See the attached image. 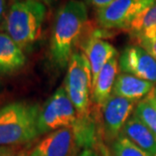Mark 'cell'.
Segmentation results:
<instances>
[{
  "mask_svg": "<svg viewBox=\"0 0 156 156\" xmlns=\"http://www.w3.org/2000/svg\"><path fill=\"white\" fill-rule=\"evenodd\" d=\"M17 149V146H0V156H11Z\"/></svg>",
  "mask_w": 156,
  "mask_h": 156,
  "instance_id": "obj_21",
  "label": "cell"
},
{
  "mask_svg": "<svg viewBox=\"0 0 156 156\" xmlns=\"http://www.w3.org/2000/svg\"><path fill=\"white\" fill-rule=\"evenodd\" d=\"M133 36L138 44L144 48L156 59V27L148 28Z\"/></svg>",
  "mask_w": 156,
  "mask_h": 156,
  "instance_id": "obj_18",
  "label": "cell"
},
{
  "mask_svg": "<svg viewBox=\"0 0 156 156\" xmlns=\"http://www.w3.org/2000/svg\"><path fill=\"white\" fill-rule=\"evenodd\" d=\"M121 135L125 136L149 155L156 156V135L137 116L128 119Z\"/></svg>",
  "mask_w": 156,
  "mask_h": 156,
  "instance_id": "obj_14",
  "label": "cell"
},
{
  "mask_svg": "<svg viewBox=\"0 0 156 156\" xmlns=\"http://www.w3.org/2000/svg\"><path fill=\"white\" fill-rule=\"evenodd\" d=\"M79 146L74 128H62L46 134L29 150L28 156H75Z\"/></svg>",
  "mask_w": 156,
  "mask_h": 156,
  "instance_id": "obj_9",
  "label": "cell"
},
{
  "mask_svg": "<svg viewBox=\"0 0 156 156\" xmlns=\"http://www.w3.org/2000/svg\"><path fill=\"white\" fill-rule=\"evenodd\" d=\"M83 55L87 58L92 71L93 83L98 77L104 66L113 58L117 56V51L110 42L94 34L85 41L82 45Z\"/></svg>",
  "mask_w": 156,
  "mask_h": 156,
  "instance_id": "obj_10",
  "label": "cell"
},
{
  "mask_svg": "<svg viewBox=\"0 0 156 156\" xmlns=\"http://www.w3.org/2000/svg\"><path fill=\"white\" fill-rule=\"evenodd\" d=\"M137 103L112 94L102 106V130L106 141L113 142L121 135Z\"/></svg>",
  "mask_w": 156,
  "mask_h": 156,
  "instance_id": "obj_7",
  "label": "cell"
},
{
  "mask_svg": "<svg viewBox=\"0 0 156 156\" xmlns=\"http://www.w3.org/2000/svg\"><path fill=\"white\" fill-rule=\"evenodd\" d=\"M151 27H156V3L138 15L129 25L127 30L134 35Z\"/></svg>",
  "mask_w": 156,
  "mask_h": 156,
  "instance_id": "obj_15",
  "label": "cell"
},
{
  "mask_svg": "<svg viewBox=\"0 0 156 156\" xmlns=\"http://www.w3.org/2000/svg\"><path fill=\"white\" fill-rule=\"evenodd\" d=\"M79 156H99V155L94 150H92V149H85Z\"/></svg>",
  "mask_w": 156,
  "mask_h": 156,
  "instance_id": "obj_24",
  "label": "cell"
},
{
  "mask_svg": "<svg viewBox=\"0 0 156 156\" xmlns=\"http://www.w3.org/2000/svg\"><path fill=\"white\" fill-rule=\"evenodd\" d=\"M10 1H12L13 3H16V2H20V1H22V0H10Z\"/></svg>",
  "mask_w": 156,
  "mask_h": 156,
  "instance_id": "obj_27",
  "label": "cell"
},
{
  "mask_svg": "<svg viewBox=\"0 0 156 156\" xmlns=\"http://www.w3.org/2000/svg\"><path fill=\"white\" fill-rule=\"evenodd\" d=\"M111 154L112 156H151L123 135L112 142Z\"/></svg>",
  "mask_w": 156,
  "mask_h": 156,
  "instance_id": "obj_16",
  "label": "cell"
},
{
  "mask_svg": "<svg viewBox=\"0 0 156 156\" xmlns=\"http://www.w3.org/2000/svg\"><path fill=\"white\" fill-rule=\"evenodd\" d=\"M7 0H0V27L3 26V23L6 18L8 12V5H7Z\"/></svg>",
  "mask_w": 156,
  "mask_h": 156,
  "instance_id": "obj_19",
  "label": "cell"
},
{
  "mask_svg": "<svg viewBox=\"0 0 156 156\" xmlns=\"http://www.w3.org/2000/svg\"><path fill=\"white\" fill-rule=\"evenodd\" d=\"M134 115L156 135V109L145 98L136 104Z\"/></svg>",
  "mask_w": 156,
  "mask_h": 156,
  "instance_id": "obj_17",
  "label": "cell"
},
{
  "mask_svg": "<svg viewBox=\"0 0 156 156\" xmlns=\"http://www.w3.org/2000/svg\"><path fill=\"white\" fill-rule=\"evenodd\" d=\"M0 75H1V74H0Z\"/></svg>",
  "mask_w": 156,
  "mask_h": 156,
  "instance_id": "obj_29",
  "label": "cell"
},
{
  "mask_svg": "<svg viewBox=\"0 0 156 156\" xmlns=\"http://www.w3.org/2000/svg\"><path fill=\"white\" fill-rule=\"evenodd\" d=\"M39 110L37 104L26 102H13L0 108V146H17L37 138Z\"/></svg>",
  "mask_w": 156,
  "mask_h": 156,
  "instance_id": "obj_3",
  "label": "cell"
},
{
  "mask_svg": "<svg viewBox=\"0 0 156 156\" xmlns=\"http://www.w3.org/2000/svg\"><path fill=\"white\" fill-rule=\"evenodd\" d=\"M102 150H103V155L104 156H111L110 153L107 151V149H106V147H104V146H102Z\"/></svg>",
  "mask_w": 156,
  "mask_h": 156,
  "instance_id": "obj_26",
  "label": "cell"
},
{
  "mask_svg": "<svg viewBox=\"0 0 156 156\" xmlns=\"http://www.w3.org/2000/svg\"><path fill=\"white\" fill-rule=\"evenodd\" d=\"M88 21V7L84 1L68 0L58 9L49 44L51 59L55 67L61 69L68 67Z\"/></svg>",
  "mask_w": 156,
  "mask_h": 156,
  "instance_id": "obj_1",
  "label": "cell"
},
{
  "mask_svg": "<svg viewBox=\"0 0 156 156\" xmlns=\"http://www.w3.org/2000/svg\"><path fill=\"white\" fill-rule=\"evenodd\" d=\"M145 99H146V100H147V101H148L149 103H150V104L156 109V95L154 94V92H153V91H152V92L150 93V94H149Z\"/></svg>",
  "mask_w": 156,
  "mask_h": 156,
  "instance_id": "obj_23",
  "label": "cell"
},
{
  "mask_svg": "<svg viewBox=\"0 0 156 156\" xmlns=\"http://www.w3.org/2000/svg\"><path fill=\"white\" fill-rule=\"evenodd\" d=\"M154 84L144 81L135 76L125 74L118 75L116 79L113 94L128 100L138 102L142 98H146L154 90Z\"/></svg>",
  "mask_w": 156,
  "mask_h": 156,
  "instance_id": "obj_13",
  "label": "cell"
},
{
  "mask_svg": "<svg viewBox=\"0 0 156 156\" xmlns=\"http://www.w3.org/2000/svg\"><path fill=\"white\" fill-rule=\"evenodd\" d=\"M29 154V149L27 148H20L16 149V151L11 156H28Z\"/></svg>",
  "mask_w": 156,
  "mask_h": 156,
  "instance_id": "obj_22",
  "label": "cell"
},
{
  "mask_svg": "<svg viewBox=\"0 0 156 156\" xmlns=\"http://www.w3.org/2000/svg\"><path fill=\"white\" fill-rule=\"evenodd\" d=\"M78 121V112L65 87L61 86L39 110L37 120L39 135L62 128H74Z\"/></svg>",
  "mask_w": 156,
  "mask_h": 156,
  "instance_id": "obj_5",
  "label": "cell"
},
{
  "mask_svg": "<svg viewBox=\"0 0 156 156\" xmlns=\"http://www.w3.org/2000/svg\"><path fill=\"white\" fill-rule=\"evenodd\" d=\"M84 1L86 4L94 6V7H96V9H99V8L104 7L106 5L110 4L114 0H84Z\"/></svg>",
  "mask_w": 156,
  "mask_h": 156,
  "instance_id": "obj_20",
  "label": "cell"
},
{
  "mask_svg": "<svg viewBox=\"0 0 156 156\" xmlns=\"http://www.w3.org/2000/svg\"><path fill=\"white\" fill-rule=\"evenodd\" d=\"M23 49L6 32L0 31V74L11 75L24 67Z\"/></svg>",
  "mask_w": 156,
  "mask_h": 156,
  "instance_id": "obj_12",
  "label": "cell"
},
{
  "mask_svg": "<svg viewBox=\"0 0 156 156\" xmlns=\"http://www.w3.org/2000/svg\"><path fill=\"white\" fill-rule=\"evenodd\" d=\"M118 61L122 73L156 84V59L141 45L127 46Z\"/></svg>",
  "mask_w": 156,
  "mask_h": 156,
  "instance_id": "obj_8",
  "label": "cell"
},
{
  "mask_svg": "<svg viewBox=\"0 0 156 156\" xmlns=\"http://www.w3.org/2000/svg\"><path fill=\"white\" fill-rule=\"evenodd\" d=\"M153 92H154V94L156 95V87L154 88V90H153Z\"/></svg>",
  "mask_w": 156,
  "mask_h": 156,
  "instance_id": "obj_28",
  "label": "cell"
},
{
  "mask_svg": "<svg viewBox=\"0 0 156 156\" xmlns=\"http://www.w3.org/2000/svg\"><path fill=\"white\" fill-rule=\"evenodd\" d=\"M64 87L78 112L80 119H88L91 108L93 77L87 58L74 52L68 65Z\"/></svg>",
  "mask_w": 156,
  "mask_h": 156,
  "instance_id": "obj_4",
  "label": "cell"
},
{
  "mask_svg": "<svg viewBox=\"0 0 156 156\" xmlns=\"http://www.w3.org/2000/svg\"><path fill=\"white\" fill-rule=\"evenodd\" d=\"M46 5L39 0L12 3L2 28L20 48L29 49L41 35Z\"/></svg>",
  "mask_w": 156,
  "mask_h": 156,
  "instance_id": "obj_2",
  "label": "cell"
},
{
  "mask_svg": "<svg viewBox=\"0 0 156 156\" xmlns=\"http://www.w3.org/2000/svg\"><path fill=\"white\" fill-rule=\"evenodd\" d=\"M39 1H41L42 3H44L46 6H51V5L54 4L56 0H39Z\"/></svg>",
  "mask_w": 156,
  "mask_h": 156,
  "instance_id": "obj_25",
  "label": "cell"
},
{
  "mask_svg": "<svg viewBox=\"0 0 156 156\" xmlns=\"http://www.w3.org/2000/svg\"><path fill=\"white\" fill-rule=\"evenodd\" d=\"M119 61L115 56L104 66L98 77L93 83L92 102L98 107H102L113 94V89L118 77Z\"/></svg>",
  "mask_w": 156,
  "mask_h": 156,
  "instance_id": "obj_11",
  "label": "cell"
},
{
  "mask_svg": "<svg viewBox=\"0 0 156 156\" xmlns=\"http://www.w3.org/2000/svg\"><path fill=\"white\" fill-rule=\"evenodd\" d=\"M154 3L156 0H114L96 10V19L103 28L127 30L132 21Z\"/></svg>",
  "mask_w": 156,
  "mask_h": 156,
  "instance_id": "obj_6",
  "label": "cell"
}]
</instances>
